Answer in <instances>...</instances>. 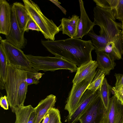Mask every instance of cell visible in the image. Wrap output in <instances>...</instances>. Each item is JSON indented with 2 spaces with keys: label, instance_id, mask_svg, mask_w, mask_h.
<instances>
[{
  "label": "cell",
  "instance_id": "obj_1",
  "mask_svg": "<svg viewBox=\"0 0 123 123\" xmlns=\"http://www.w3.org/2000/svg\"><path fill=\"white\" fill-rule=\"evenodd\" d=\"M41 43L55 56L62 58L78 67L92 60L94 49L92 41L73 38L57 40H42Z\"/></svg>",
  "mask_w": 123,
  "mask_h": 123
},
{
  "label": "cell",
  "instance_id": "obj_2",
  "mask_svg": "<svg viewBox=\"0 0 123 123\" xmlns=\"http://www.w3.org/2000/svg\"><path fill=\"white\" fill-rule=\"evenodd\" d=\"M26 78V70L8 63L5 89L9 105L14 113L17 108L24 106L28 86Z\"/></svg>",
  "mask_w": 123,
  "mask_h": 123
},
{
  "label": "cell",
  "instance_id": "obj_3",
  "mask_svg": "<svg viewBox=\"0 0 123 123\" xmlns=\"http://www.w3.org/2000/svg\"><path fill=\"white\" fill-rule=\"evenodd\" d=\"M93 12L94 22L100 27L99 35L107 42L106 46L123 48L122 25L116 21L114 11L96 6Z\"/></svg>",
  "mask_w": 123,
  "mask_h": 123
},
{
  "label": "cell",
  "instance_id": "obj_4",
  "mask_svg": "<svg viewBox=\"0 0 123 123\" xmlns=\"http://www.w3.org/2000/svg\"><path fill=\"white\" fill-rule=\"evenodd\" d=\"M25 7L31 18L38 26L45 38L55 40V35L62 31L60 26L58 27L52 20L46 17L37 4L31 0H23Z\"/></svg>",
  "mask_w": 123,
  "mask_h": 123
},
{
  "label": "cell",
  "instance_id": "obj_5",
  "mask_svg": "<svg viewBox=\"0 0 123 123\" xmlns=\"http://www.w3.org/2000/svg\"><path fill=\"white\" fill-rule=\"evenodd\" d=\"M32 67L38 71H54L58 69L69 70L71 72L77 71L76 66L64 59L58 56H43L26 55Z\"/></svg>",
  "mask_w": 123,
  "mask_h": 123
},
{
  "label": "cell",
  "instance_id": "obj_6",
  "mask_svg": "<svg viewBox=\"0 0 123 123\" xmlns=\"http://www.w3.org/2000/svg\"><path fill=\"white\" fill-rule=\"evenodd\" d=\"M0 42L2 43L8 63L21 68L25 70L32 67L30 61L21 49L3 39L0 37Z\"/></svg>",
  "mask_w": 123,
  "mask_h": 123
},
{
  "label": "cell",
  "instance_id": "obj_7",
  "mask_svg": "<svg viewBox=\"0 0 123 123\" xmlns=\"http://www.w3.org/2000/svg\"><path fill=\"white\" fill-rule=\"evenodd\" d=\"M97 72V70L80 82L73 84L64 108L68 112V115L73 112L77 107L81 97L93 80Z\"/></svg>",
  "mask_w": 123,
  "mask_h": 123
},
{
  "label": "cell",
  "instance_id": "obj_8",
  "mask_svg": "<svg viewBox=\"0 0 123 123\" xmlns=\"http://www.w3.org/2000/svg\"><path fill=\"white\" fill-rule=\"evenodd\" d=\"M106 110L98 93L79 121L80 123H102Z\"/></svg>",
  "mask_w": 123,
  "mask_h": 123
},
{
  "label": "cell",
  "instance_id": "obj_9",
  "mask_svg": "<svg viewBox=\"0 0 123 123\" xmlns=\"http://www.w3.org/2000/svg\"><path fill=\"white\" fill-rule=\"evenodd\" d=\"M12 17L10 27L8 34L6 36V41L21 49L25 47L27 40L24 36V32L20 30L16 18L15 9L12 6Z\"/></svg>",
  "mask_w": 123,
  "mask_h": 123
},
{
  "label": "cell",
  "instance_id": "obj_10",
  "mask_svg": "<svg viewBox=\"0 0 123 123\" xmlns=\"http://www.w3.org/2000/svg\"><path fill=\"white\" fill-rule=\"evenodd\" d=\"M102 123H123V104L114 95L111 98Z\"/></svg>",
  "mask_w": 123,
  "mask_h": 123
},
{
  "label": "cell",
  "instance_id": "obj_11",
  "mask_svg": "<svg viewBox=\"0 0 123 123\" xmlns=\"http://www.w3.org/2000/svg\"><path fill=\"white\" fill-rule=\"evenodd\" d=\"M98 95L97 91L87 89L81 97L75 110L67 117L68 123H76Z\"/></svg>",
  "mask_w": 123,
  "mask_h": 123
},
{
  "label": "cell",
  "instance_id": "obj_12",
  "mask_svg": "<svg viewBox=\"0 0 123 123\" xmlns=\"http://www.w3.org/2000/svg\"><path fill=\"white\" fill-rule=\"evenodd\" d=\"M80 11V17L78 28L77 33L75 38H82L84 36L87 35L93 30L95 25L89 19L86 11L84 3L82 0H79Z\"/></svg>",
  "mask_w": 123,
  "mask_h": 123
},
{
  "label": "cell",
  "instance_id": "obj_13",
  "mask_svg": "<svg viewBox=\"0 0 123 123\" xmlns=\"http://www.w3.org/2000/svg\"><path fill=\"white\" fill-rule=\"evenodd\" d=\"M12 6L5 0H0V33L7 35L11 26Z\"/></svg>",
  "mask_w": 123,
  "mask_h": 123
},
{
  "label": "cell",
  "instance_id": "obj_14",
  "mask_svg": "<svg viewBox=\"0 0 123 123\" xmlns=\"http://www.w3.org/2000/svg\"><path fill=\"white\" fill-rule=\"evenodd\" d=\"M56 102V97L51 94L42 100L35 108L37 115L34 123H40L49 110L54 108Z\"/></svg>",
  "mask_w": 123,
  "mask_h": 123
},
{
  "label": "cell",
  "instance_id": "obj_15",
  "mask_svg": "<svg viewBox=\"0 0 123 123\" xmlns=\"http://www.w3.org/2000/svg\"><path fill=\"white\" fill-rule=\"evenodd\" d=\"M79 19V17L75 14L69 18H62L60 20V26L62 34L67 35L70 38L75 37L77 33Z\"/></svg>",
  "mask_w": 123,
  "mask_h": 123
},
{
  "label": "cell",
  "instance_id": "obj_16",
  "mask_svg": "<svg viewBox=\"0 0 123 123\" xmlns=\"http://www.w3.org/2000/svg\"><path fill=\"white\" fill-rule=\"evenodd\" d=\"M97 67L96 61L92 60L78 67L73 80V84L80 82L96 72V69Z\"/></svg>",
  "mask_w": 123,
  "mask_h": 123
},
{
  "label": "cell",
  "instance_id": "obj_17",
  "mask_svg": "<svg viewBox=\"0 0 123 123\" xmlns=\"http://www.w3.org/2000/svg\"><path fill=\"white\" fill-rule=\"evenodd\" d=\"M12 6L14 7L17 20L20 28L22 31L25 32L27 23L31 18L30 17L24 4L16 2Z\"/></svg>",
  "mask_w": 123,
  "mask_h": 123
},
{
  "label": "cell",
  "instance_id": "obj_18",
  "mask_svg": "<svg viewBox=\"0 0 123 123\" xmlns=\"http://www.w3.org/2000/svg\"><path fill=\"white\" fill-rule=\"evenodd\" d=\"M98 69L101 70L105 75H109L111 70L113 69L116 65L114 61L104 51L96 52Z\"/></svg>",
  "mask_w": 123,
  "mask_h": 123
},
{
  "label": "cell",
  "instance_id": "obj_19",
  "mask_svg": "<svg viewBox=\"0 0 123 123\" xmlns=\"http://www.w3.org/2000/svg\"><path fill=\"white\" fill-rule=\"evenodd\" d=\"M8 62L2 43H0V88L5 89V83L6 80Z\"/></svg>",
  "mask_w": 123,
  "mask_h": 123
},
{
  "label": "cell",
  "instance_id": "obj_20",
  "mask_svg": "<svg viewBox=\"0 0 123 123\" xmlns=\"http://www.w3.org/2000/svg\"><path fill=\"white\" fill-rule=\"evenodd\" d=\"M34 108L30 105L18 107L15 111L16 120L15 123H27Z\"/></svg>",
  "mask_w": 123,
  "mask_h": 123
},
{
  "label": "cell",
  "instance_id": "obj_21",
  "mask_svg": "<svg viewBox=\"0 0 123 123\" xmlns=\"http://www.w3.org/2000/svg\"><path fill=\"white\" fill-rule=\"evenodd\" d=\"M112 88L109 84L106 78H105L100 88L97 91L106 109L110 102Z\"/></svg>",
  "mask_w": 123,
  "mask_h": 123
},
{
  "label": "cell",
  "instance_id": "obj_22",
  "mask_svg": "<svg viewBox=\"0 0 123 123\" xmlns=\"http://www.w3.org/2000/svg\"><path fill=\"white\" fill-rule=\"evenodd\" d=\"M87 34L91 39L95 52L104 51L107 43L106 41L99 35L96 34L93 30L90 31Z\"/></svg>",
  "mask_w": 123,
  "mask_h": 123
},
{
  "label": "cell",
  "instance_id": "obj_23",
  "mask_svg": "<svg viewBox=\"0 0 123 123\" xmlns=\"http://www.w3.org/2000/svg\"><path fill=\"white\" fill-rule=\"evenodd\" d=\"M103 71L98 69L92 81L87 89L94 91H97L100 88L105 75Z\"/></svg>",
  "mask_w": 123,
  "mask_h": 123
},
{
  "label": "cell",
  "instance_id": "obj_24",
  "mask_svg": "<svg viewBox=\"0 0 123 123\" xmlns=\"http://www.w3.org/2000/svg\"><path fill=\"white\" fill-rule=\"evenodd\" d=\"M26 71V81L28 86L32 84L37 85L38 84L39 82V80L44 74L38 72V71L33 67Z\"/></svg>",
  "mask_w": 123,
  "mask_h": 123
},
{
  "label": "cell",
  "instance_id": "obj_25",
  "mask_svg": "<svg viewBox=\"0 0 123 123\" xmlns=\"http://www.w3.org/2000/svg\"><path fill=\"white\" fill-rule=\"evenodd\" d=\"M97 6L101 8L115 11L119 0H93Z\"/></svg>",
  "mask_w": 123,
  "mask_h": 123
},
{
  "label": "cell",
  "instance_id": "obj_26",
  "mask_svg": "<svg viewBox=\"0 0 123 123\" xmlns=\"http://www.w3.org/2000/svg\"><path fill=\"white\" fill-rule=\"evenodd\" d=\"M47 113L50 117L49 123H59L61 122L60 112L58 109L54 107L51 108Z\"/></svg>",
  "mask_w": 123,
  "mask_h": 123
},
{
  "label": "cell",
  "instance_id": "obj_27",
  "mask_svg": "<svg viewBox=\"0 0 123 123\" xmlns=\"http://www.w3.org/2000/svg\"><path fill=\"white\" fill-rule=\"evenodd\" d=\"M115 13L116 18L122 22L123 21V0H119Z\"/></svg>",
  "mask_w": 123,
  "mask_h": 123
},
{
  "label": "cell",
  "instance_id": "obj_28",
  "mask_svg": "<svg viewBox=\"0 0 123 123\" xmlns=\"http://www.w3.org/2000/svg\"><path fill=\"white\" fill-rule=\"evenodd\" d=\"M111 93L123 104V85L118 88L112 87Z\"/></svg>",
  "mask_w": 123,
  "mask_h": 123
},
{
  "label": "cell",
  "instance_id": "obj_29",
  "mask_svg": "<svg viewBox=\"0 0 123 123\" xmlns=\"http://www.w3.org/2000/svg\"><path fill=\"white\" fill-rule=\"evenodd\" d=\"M29 30H32L41 31V30L35 21L31 18L28 22L25 31H27Z\"/></svg>",
  "mask_w": 123,
  "mask_h": 123
},
{
  "label": "cell",
  "instance_id": "obj_30",
  "mask_svg": "<svg viewBox=\"0 0 123 123\" xmlns=\"http://www.w3.org/2000/svg\"><path fill=\"white\" fill-rule=\"evenodd\" d=\"M116 81L114 87L118 88L123 85V74L115 73L114 75Z\"/></svg>",
  "mask_w": 123,
  "mask_h": 123
},
{
  "label": "cell",
  "instance_id": "obj_31",
  "mask_svg": "<svg viewBox=\"0 0 123 123\" xmlns=\"http://www.w3.org/2000/svg\"><path fill=\"white\" fill-rule=\"evenodd\" d=\"M9 105L6 96L5 95L1 97L0 99V105L1 107L5 110H8Z\"/></svg>",
  "mask_w": 123,
  "mask_h": 123
},
{
  "label": "cell",
  "instance_id": "obj_32",
  "mask_svg": "<svg viewBox=\"0 0 123 123\" xmlns=\"http://www.w3.org/2000/svg\"><path fill=\"white\" fill-rule=\"evenodd\" d=\"M49 0L51 1L59 7L65 15H66L67 12L66 10L60 5V4H61V3L58 0Z\"/></svg>",
  "mask_w": 123,
  "mask_h": 123
},
{
  "label": "cell",
  "instance_id": "obj_33",
  "mask_svg": "<svg viewBox=\"0 0 123 123\" xmlns=\"http://www.w3.org/2000/svg\"><path fill=\"white\" fill-rule=\"evenodd\" d=\"M37 115L34 110L31 113L27 123H34Z\"/></svg>",
  "mask_w": 123,
  "mask_h": 123
},
{
  "label": "cell",
  "instance_id": "obj_34",
  "mask_svg": "<svg viewBox=\"0 0 123 123\" xmlns=\"http://www.w3.org/2000/svg\"><path fill=\"white\" fill-rule=\"evenodd\" d=\"M42 123H49L50 119L49 115L48 113L44 117Z\"/></svg>",
  "mask_w": 123,
  "mask_h": 123
},
{
  "label": "cell",
  "instance_id": "obj_35",
  "mask_svg": "<svg viewBox=\"0 0 123 123\" xmlns=\"http://www.w3.org/2000/svg\"><path fill=\"white\" fill-rule=\"evenodd\" d=\"M122 33L123 36V21L122 22Z\"/></svg>",
  "mask_w": 123,
  "mask_h": 123
},
{
  "label": "cell",
  "instance_id": "obj_36",
  "mask_svg": "<svg viewBox=\"0 0 123 123\" xmlns=\"http://www.w3.org/2000/svg\"><path fill=\"white\" fill-rule=\"evenodd\" d=\"M59 123H62L61 122H60Z\"/></svg>",
  "mask_w": 123,
  "mask_h": 123
}]
</instances>
